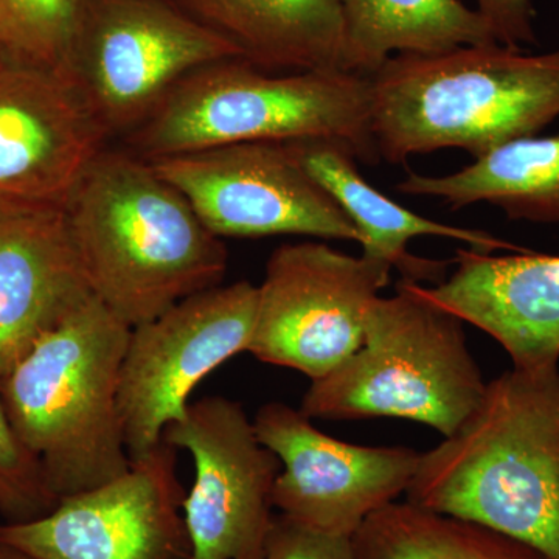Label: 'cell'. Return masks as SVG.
<instances>
[{
    "mask_svg": "<svg viewBox=\"0 0 559 559\" xmlns=\"http://www.w3.org/2000/svg\"><path fill=\"white\" fill-rule=\"evenodd\" d=\"M0 524H2V522H0Z\"/></svg>",
    "mask_w": 559,
    "mask_h": 559,
    "instance_id": "obj_27",
    "label": "cell"
},
{
    "mask_svg": "<svg viewBox=\"0 0 559 559\" xmlns=\"http://www.w3.org/2000/svg\"><path fill=\"white\" fill-rule=\"evenodd\" d=\"M396 191L437 198L452 210L488 202L511 221L559 224V132L511 140L451 175L411 173Z\"/></svg>",
    "mask_w": 559,
    "mask_h": 559,
    "instance_id": "obj_19",
    "label": "cell"
},
{
    "mask_svg": "<svg viewBox=\"0 0 559 559\" xmlns=\"http://www.w3.org/2000/svg\"><path fill=\"white\" fill-rule=\"evenodd\" d=\"M345 68L371 76L393 53H440L495 44V35L462 0H341Z\"/></svg>",
    "mask_w": 559,
    "mask_h": 559,
    "instance_id": "obj_20",
    "label": "cell"
},
{
    "mask_svg": "<svg viewBox=\"0 0 559 559\" xmlns=\"http://www.w3.org/2000/svg\"><path fill=\"white\" fill-rule=\"evenodd\" d=\"M106 140L68 76L0 53V202L62 207Z\"/></svg>",
    "mask_w": 559,
    "mask_h": 559,
    "instance_id": "obj_14",
    "label": "cell"
},
{
    "mask_svg": "<svg viewBox=\"0 0 559 559\" xmlns=\"http://www.w3.org/2000/svg\"><path fill=\"white\" fill-rule=\"evenodd\" d=\"M257 307L259 286L242 280L193 294L131 330L117 396L131 462L159 447L204 378L248 352Z\"/></svg>",
    "mask_w": 559,
    "mask_h": 559,
    "instance_id": "obj_8",
    "label": "cell"
},
{
    "mask_svg": "<svg viewBox=\"0 0 559 559\" xmlns=\"http://www.w3.org/2000/svg\"><path fill=\"white\" fill-rule=\"evenodd\" d=\"M264 70H347L341 0H170Z\"/></svg>",
    "mask_w": 559,
    "mask_h": 559,
    "instance_id": "obj_18",
    "label": "cell"
},
{
    "mask_svg": "<svg viewBox=\"0 0 559 559\" xmlns=\"http://www.w3.org/2000/svg\"><path fill=\"white\" fill-rule=\"evenodd\" d=\"M390 272L385 261L345 255L323 242L283 245L259 286L248 352L320 380L364 344L367 311Z\"/></svg>",
    "mask_w": 559,
    "mask_h": 559,
    "instance_id": "obj_9",
    "label": "cell"
},
{
    "mask_svg": "<svg viewBox=\"0 0 559 559\" xmlns=\"http://www.w3.org/2000/svg\"><path fill=\"white\" fill-rule=\"evenodd\" d=\"M162 441L193 459L194 481L182 507L191 559H267L282 463L241 404L226 396L194 401Z\"/></svg>",
    "mask_w": 559,
    "mask_h": 559,
    "instance_id": "obj_11",
    "label": "cell"
},
{
    "mask_svg": "<svg viewBox=\"0 0 559 559\" xmlns=\"http://www.w3.org/2000/svg\"><path fill=\"white\" fill-rule=\"evenodd\" d=\"M352 544L355 559H551L498 530L407 500L374 511Z\"/></svg>",
    "mask_w": 559,
    "mask_h": 559,
    "instance_id": "obj_21",
    "label": "cell"
},
{
    "mask_svg": "<svg viewBox=\"0 0 559 559\" xmlns=\"http://www.w3.org/2000/svg\"><path fill=\"white\" fill-rule=\"evenodd\" d=\"M286 145L355 224L362 238V255L385 261L392 270H399L401 280L437 286L447 280L448 267L452 264V261L423 259L411 253L407 245L414 238H450L488 253L499 249L518 253L530 250L500 240L488 231L448 226L403 207L364 179L356 167L355 153L340 140H297Z\"/></svg>",
    "mask_w": 559,
    "mask_h": 559,
    "instance_id": "obj_17",
    "label": "cell"
},
{
    "mask_svg": "<svg viewBox=\"0 0 559 559\" xmlns=\"http://www.w3.org/2000/svg\"><path fill=\"white\" fill-rule=\"evenodd\" d=\"M253 426L282 463L274 509L300 527L340 538L352 539L374 511L406 495L421 455L411 448L333 439L283 403L261 406Z\"/></svg>",
    "mask_w": 559,
    "mask_h": 559,
    "instance_id": "obj_13",
    "label": "cell"
},
{
    "mask_svg": "<svg viewBox=\"0 0 559 559\" xmlns=\"http://www.w3.org/2000/svg\"><path fill=\"white\" fill-rule=\"evenodd\" d=\"M406 496L559 559V367L488 382L465 423L419 455Z\"/></svg>",
    "mask_w": 559,
    "mask_h": 559,
    "instance_id": "obj_2",
    "label": "cell"
},
{
    "mask_svg": "<svg viewBox=\"0 0 559 559\" xmlns=\"http://www.w3.org/2000/svg\"><path fill=\"white\" fill-rule=\"evenodd\" d=\"M369 80L371 132L390 164L447 148L477 159L559 117V50L495 43L393 55Z\"/></svg>",
    "mask_w": 559,
    "mask_h": 559,
    "instance_id": "obj_3",
    "label": "cell"
},
{
    "mask_svg": "<svg viewBox=\"0 0 559 559\" xmlns=\"http://www.w3.org/2000/svg\"><path fill=\"white\" fill-rule=\"evenodd\" d=\"M242 58L170 0H83L66 76L106 135L138 130L194 70Z\"/></svg>",
    "mask_w": 559,
    "mask_h": 559,
    "instance_id": "obj_7",
    "label": "cell"
},
{
    "mask_svg": "<svg viewBox=\"0 0 559 559\" xmlns=\"http://www.w3.org/2000/svg\"><path fill=\"white\" fill-rule=\"evenodd\" d=\"M267 559H355L349 538L322 535L275 514L267 539Z\"/></svg>",
    "mask_w": 559,
    "mask_h": 559,
    "instance_id": "obj_24",
    "label": "cell"
},
{
    "mask_svg": "<svg viewBox=\"0 0 559 559\" xmlns=\"http://www.w3.org/2000/svg\"><path fill=\"white\" fill-rule=\"evenodd\" d=\"M83 0H0V53L66 75Z\"/></svg>",
    "mask_w": 559,
    "mask_h": 559,
    "instance_id": "obj_22",
    "label": "cell"
},
{
    "mask_svg": "<svg viewBox=\"0 0 559 559\" xmlns=\"http://www.w3.org/2000/svg\"><path fill=\"white\" fill-rule=\"evenodd\" d=\"M477 11L496 40L511 49L536 46V11L533 0H476Z\"/></svg>",
    "mask_w": 559,
    "mask_h": 559,
    "instance_id": "obj_25",
    "label": "cell"
},
{
    "mask_svg": "<svg viewBox=\"0 0 559 559\" xmlns=\"http://www.w3.org/2000/svg\"><path fill=\"white\" fill-rule=\"evenodd\" d=\"M92 296L130 329L221 285L227 250L151 162L103 148L62 205Z\"/></svg>",
    "mask_w": 559,
    "mask_h": 559,
    "instance_id": "obj_1",
    "label": "cell"
},
{
    "mask_svg": "<svg viewBox=\"0 0 559 559\" xmlns=\"http://www.w3.org/2000/svg\"><path fill=\"white\" fill-rule=\"evenodd\" d=\"M130 334L91 296L0 380L11 423L60 500L131 468L117 404Z\"/></svg>",
    "mask_w": 559,
    "mask_h": 559,
    "instance_id": "obj_4",
    "label": "cell"
},
{
    "mask_svg": "<svg viewBox=\"0 0 559 559\" xmlns=\"http://www.w3.org/2000/svg\"><path fill=\"white\" fill-rule=\"evenodd\" d=\"M455 271L426 296L498 341L514 369L559 362V255L459 249Z\"/></svg>",
    "mask_w": 559,
    "mask_h": 559,
    "instance_id": "obj_15",
    "label": "cell"
},
{
    "mask_svg": "<svg viewBox=\"0 0 559 559\" xmlns=\"http://www.w3.org/2000/svg\"><path fill=\"white\" fill-rule=\"evenodd\" d=\"M151 164L221 240L305 235L362 241L352 219L286 143L215 146Z\"/></svg>",
    "mask_w": 559,
    "mask_h": 559,
    "instance_id": "obj_10",
    "label": "cell"
},
{
    "mask_svg": "<svg viewBox=\"0 0 559 559\" xmlns=\"http://www.w3.org/2000/svg\"><path fill=\"white\" fill-rule=\"evenodd\" d=\"M91 296L62 207L0 202V380Z\"/></svg>",
    "mask_w": 559,
    "mask_h": 559,
    "instance_id": "obj_16",
    "label": "cell"
},
{
    "mask_svg": "<svg viewBox=\"0 0 559 559\" xmlns=\"http://www.w3.org/2000/svg\"><path fill=\"white\" fill-rule=\"evenodd\" d=\"M340 140L356 159H381L371 132L369 76L348 70L275 75L234 58L179 81L142 124L127 135L145 160L237 143Z\"/></svg>",
    "mask_w": 559,
    "mask_h": 559,
    "instance_id": "obj_5",
    "label": "cell"
},
{
    "mask_svg": "<svg viewBox=\"0 0 559 559\" xmlns=\"http://www.w3.org/2000/svg\"><path fill=\"white\" fill-rule=\"evenodd\" d=\"M58 503L46 471L14 429L0 393V522L35 521Z\"/></svg>",
    "mask_w": 559,
    "mask_h": 559,
    "instance_id": "obj_23",
    "label": "cell"
},
{
    "mask_svg": "<svg viewBox=\"0 0 559 559\" xmlns=\"http://www.w3.org/2000/svg\"><path fill=\"white\" fill-rule=\"evenodd\" d=\"M178 450L162 443L117 479L61 499L46 516L0 524L33 559H191Z\"/></svg>",
    "mask_w": 559,
    "mask_h": 559,
    "instance_id": "obj_12",
    "label": "cell"
},
{
    "mask_svg": "<svg viewBox=\"0 0 559 559\" xmlns=\"http://www.w3.org/2000/svg\"><path fill=\"white\" fill-rule=\"evenodd\" d=\"M463 320L400 280L366 316L364 344L311 381L300 411L311 419H411L451 437L476 411L487 382L466 344Z\"/></svg>",
    "mask_w": 559,
    "mask_h": 559,
    "instance_id": "obj_6",
    "label": "cell"
},
{
    "mask_svg": "<svg viewBox=\"0 0 559 559\" xmlns=\"http://www.w3.org/2000/svg\"><path fill=\"white\" fill-rule=\"evenodd\" d=\"M0 559H33L21 550L14 549L9 544L0 543Z\"/></svg>",
    "mask_w": 559,
    "mask_h": 559,
    "instance_id": "obj_26",
    "label": "cell"
}]
</instances>
